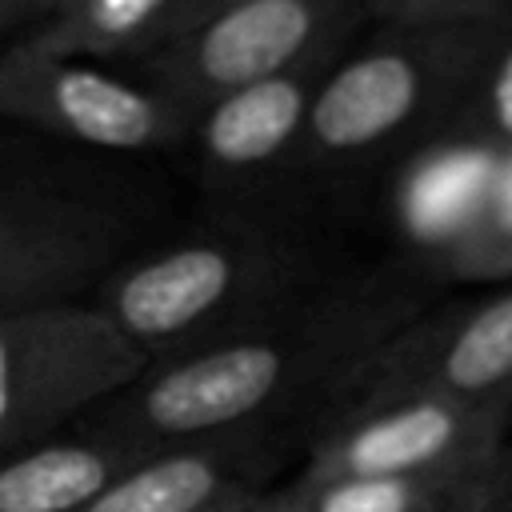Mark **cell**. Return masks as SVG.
<instances>
[{
  "label": "cell",
  "mask_w": 512,
  "mask_h": 512,
  "mask_svg": "<svg viewBox=\"0 0 512 512\" xmlns=\"http://www.w3.org/2000/svg\"><path fill=\"white\" fill-rule=\"evenodd\" d=\"M412 312L416 304L384 288L292 300L232 336L148 364L76 428L136 452L248 436L284 404L324 384L344 388L360 360Z\"/></svg>",
  "instance_id": "1"
},
{
  "label": "cell",
  "mask_w": 512,
  "mask_h": 512,
  "mask_svg": "<svg viewBox=\"0 0 512 512\" xmlns=\"http://www.w3.org/2000/svg\"><path fill=\"white\" fill-rule=\"evenodd\" d=\"M296 268V256L264 232H200L112 268L92 308L156 364L292 304Z\"/></svg>",
  "instance_id": "2"
},
{
  "label": "cell",
  "mask_w": 512,
  "mask_h": 512,
  "mask_svg": "<svg viewBox=\"0 0 512 512\" xmlns=\"http://www.w3.org/2000/svg\"><path fill=\"white\" fill-rule=\"evenodd\" d=\"M500 16L452 28L380 24L372 40L344 44L316 88L300 156L352 164L452 120Z\"/></svg>",
  "instance_id": "3"
},
{
  "label": "cell",
  "mask_w": 512,
  "mask_h": 512,
  "mask_svg": "<svg viewBox=\"0 0 512 512\" xmlns=\"http://www.w3.org/2000/svg\"><path fill=\"white\" fill-rule=\"evenodd\" d=\"M148 360L92 308L56 300L0 312V456L72 432Z\"/></svg>",
  "instance_id": "4"
},
{
  "label": "cell",
  "mask_w": 512,
  "mask_h": 512,
  "mask_svg": "<svg viewBox=\"0 0 512 512\" xmlns=\"http://www.w3.org/2000/svg\"><path fill=\"white\" fill-rule=\"evenodd\" d=\"M512 396L456 400L408 392L348 404L308 448L296 476H464L488 480L508 452Z\"/></svg>",
  "instance_id": "5"
},
{
  "label": "cell",
  "mask_w": 512,
  "mask_h": 512,
  "mask_svg": "<svg viewBox=\"0 0 512 512\" xmlns=\"http://www.w3.org/2000/svg\"><path fill=\"white\" fill-rule=\"evenodd\" d=\"M360 0H240L140 60V76L196 120L212 100L344 44Z\"/></svg>",
  "instance_id": "6"
},
{
  "label": "cell",
  "mask_w": 512,
  "mask_h": 512,
  "mask_svg": "<svg viewBox=\"0 0 512 512\" xmlns=\"http://www.w3.org/2000/svg\"><path fill=\"white\" fill-rule=\"evenodd\" d=\"M0 120L108 152H148L192 132V116L144 76L132 80L112 64L28 40L0 52Z\"/></svg>",
  "instance_id": "7"
},
{
  "label": "cell",
  "mask_w": 512,
  "mask_h": 512,
  "mask_svg": "<svg viewBox=\"0 0 512 512\" xmlns=\"http://www.w3.org/2000/svg\"><path fill=\"white\" fill-rule=\"evenodd\" d=\"M352 404L436 392L456 400L512 396V288L416 308L388 340H380L352 380Z\"/></svg>",
  "instance_id": "8"
},
{
  "label": "cell",
  "mask_w": 512,
  "mask_h": 512,
  "mask_svg": "<svg viewBox=\"0 0 512 512\" xmlns=\"http://www.w3.org/2000/svg\"><path fill=\"white\" fill-rule=\"evenodd\" d=\"M116 236L112 212L88 200L0 184V312L80 300V288L112 272Z\"/></svg>",
  "instance_id": "9"
},
{
  "label": "cell",
  "mask_w": 512,
  "mask_h": 512,
  "mask_svg": "<svg viewBox=\"0 0 512 512\" xmlns=\"http://www.w3.org/2000/svg\"><path fill=\"white\" fill-rule=\"evenodd\" d=\"M504 144L468 116H452L400 160L392 180V220L400 240L436 272L480 224Z\"/></svg>",
  "instance_id": "10"
},
{
  "label": "cell",
  "mask_w": 512,
  "mask_h": 512,
  "mask_svg": "<svg viewBox=\"0 0 512 512\" xmlns=\"http://www.w3.org/2000/svg\"><path fill=\"white\" fill-rule=\"evenodd\" d=\"M344 44L320 48V52L304 56L300 64H292L276 76L252 80V84L212 100L208 108H200L192 120V132H188L200 160L224 176H252V172L280 164L284 156L300 152L316 88Z\"/></svg>",
  "instance_id": "11"
},
{
  "label": "cell",
  "mask_w": 512,
  "mask_h": 512,
  "mask_svg": "<svg viewBox=\"0 0 512 512\" xmlns=\"http://www.w3.org/2000/svg\"><path fill=\"white\" fill-rule=\"evenodd\" d=\"M140 456L148 452L84 428L8 452L0 456V512H76Z\"/></svg>",
  "instance_id": "12"
},
{
  "label": "cell",
  "mask_w": 512,
  "mask_h": 512,
  "mask_svg": "<svg viewBox=\"0 0 512 512\" xmlns=\"http://www.w3.org/2000/svg\"><path fill=\"white\" fill-rule=\"evenodd\" d=\"M176 0H64L44 24L28 28L20 40L84 60H144L172 28Z\"/></svg>",
  "instance_id": "13"
},
{
  "label": "cell",
  "mask_w": 512,
  "mask_h": 512,
  "mask_svg": "<svg viewBox=\"0 0 512 512\" xmlns=\"http://www.w3.org/2000/svg\"><path fill=\"white\" fill-rule=\"evenodd\" d=\"M480 488L464 476H292L260 492L252 512H452Z\"/></svg>",
  "instance_id": "14"
},
{
  "label": "cell",
  "mask_w": 512,
  "mask_h": 512,
  "mask_svg": "<svg viewBox=\"0 0 512 512\" xmlns=\"http://www.w3.org/2000/svg\"><path fill=\"white\" fill-rule=\"evenodd\" d=\"M452 280H512V148H504L496 188L472 236L436 268Z\"/></svg>",
  "instance_id": "15"
},
{
  "label": "cell",
  "mask_w": 512,
  "mask_h": 512,
  "mask_svg": "<svg viewBox=\"0 0 512 512\" xmlns=\"http://www.w3.org/2000/svg\"><path fill=\"white\" fill-rule=\"evenodd\" d=\"M476 128H484L496 144L512 148V8L496 20L472 88L464 96V112Z\"/></svg>",
  "instance_id": "16"
},
{
  "label": "cell",
  "mask_w": 512,
  "mask_h": 512,
  "mask_svg": "<svg viewBox=\"0 0 512 512\" xmlns=\"http://www.w3.org/2000/svg\"><path fill=\"white\" fill-rule=\"evenodd\" d=\"M384 28H452L480 24L512 8V0H360Z\"/></svg>",
  "instance_id": "17"
},
{
  "label": "cell",
  "mask_w": 512,
  "mask_h": 512,
  "mask_svg": "<svg viewBox=\"0 0 512 512\" xmlns=\"http://www.w3.org/2000/svg\"><path fill=\"white\" fill-rule=\"evenodd\" d=\"M60 4H64V0H0V32H8V28H16V24L36 28V24H44Z\"/></svg>",
  "instance_id": "18"
},
{
  "label": "cell",
  "mask_w": 512,
  "mask_h": 512,
  "mask_svg": "<svg viewBox=\"0 0 512 512\" xmlns=\"http://www.w3.org/2000/svg\"><path fill=\"white\" fill-rule=\"evenodd\" d=\"M228 4H240V0H176V12H172V28H168V40H176V36H184L188 28H196L200 20H208V16H216L220 8H228ZM164 40V44H168ZM160 44V48H164Z\"/></svg>",
  "instance_id": "19"
},
{
  "label": "cell",
  "mask_w": 512,
  "mask_h": 512,
  "mask_svg": "<svg viewBox=\"0 0 512 512\" xmlns=\"http://www.w3.org/2000/svg\"><path fill=\"white\" fill-rule=\"evenodd\" d=\"M256 496H260V492H256ZM256 496H236V500L216 504V508H208V512H252V508H256Z\"/></svg>",
  "instance_id": "20"
},
{
  "label": "cell",
  "mask_w": 512,
  "mask_h": 512,
  "mask_svg": "<svg viewBox=\"0 0 512 512\" xmlns=\"http://www.w3.org/2000/svg\"><path fill=\"white\" fill-rule=\"evenodd\" d=\"M508 440H512V424H508Z\"/></svg>",
  "instance_id": "21"
}]
</instances>
